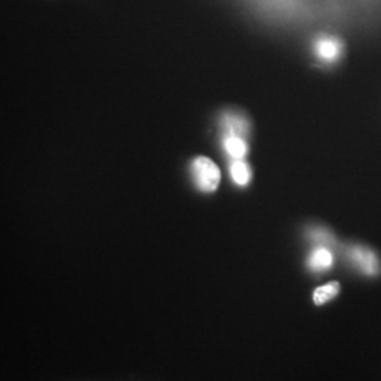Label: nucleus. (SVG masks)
Wrapping results in <instances>:
<instances>
[{
    "mask_svg": "<svg viewBox=\"0 0 381 381\" xmlns=\"http://www.w3.org/2000/svg\"><path fill=\"white\" fill-rule=\"evenodd\" d=\"M350 256L353 259V262L361 269V271H364L366 274L374 276L378 273L380 270V264L377 262L375 254L368 250V248H363V247H353L350 250Z\"/></svg>",
    "mask_w": 381,
    "mask_h": 381,
    "instance_id": "obj_2",
    "label": "nucleus"
},
{
    "mask_svg": "<svg viewBox=\"0 0 381 381\" xmlns=\"http://www.w3.org/2000/svg\"><path fill=\"white\" fill-rule=\"evenodd\" d=\"M193 172L198 188L204 193H214L221 182L219 168L207 157H198L193 163Z\"/></svg>",
    "mask_w": 381,
    "mask_h": 381,
    "instance_id": "obj_1",
    "label": "nucleus"
},
{
    "mask_svg": "<svg viewBox=\"0 0 381 381\" xmlns=\"http://www.w3.org/2000/svg\"><path fill=\"white\" fill-rule=\"evenodd\" d=\"M230 174H232V178L233 181L237 184V185H247V182L250 181V168L246 163L240 161V160H236L232 167H230Z\"/></svg>",
    "mask_w": 381,
    "mask_h": 381,
    "instance_id": "obj_7",
    "label": "nucleus"
},
{
    "mask_svg": "<svg viewBox=\"0 0 381 381\" xmlns=\"http://www.w3.org/2000/svg\"><path fill=\"white\" fill-rule=\"evenodd\" d=\"M334 263V256L332 253L328 248H316L309 259V266L311 269L316 270V271H322L327 270L332 266Z\"/></svg>",
    "mask_w": 381,
    "mask_h": 381,
    "instance_id": "obj_5",
    "label": "nucleus"
},
{
    "mask_svg": "<svg viewBox=\"0 0 381 381\" xmlns=\"http://www.w3.org/2000/svg\"><path fill=\"white\" fill-rule=\"evenodd\" d=\"M341 291V284L338 281H332V283H328L325 285H321L318 287L315 291H313V304L315 305H324L327 302H329L331 299H334L335 297H338Z\"/></svg>",
    "mask_w": 381,
    "mask_h": 381,
    "instance_id": "obj_4",
    "label": "nucleus"
},
{
    "mask_svg": "<svg viewBox=\"0 0 381 381\" xmlns=\"http://www.w3.org/2000/svg\"><path fill=\"white\" fill-rule=\"evenodd\" d=\"M341 43L338 38L334 37H322L320 41L316 43V51L320 57L325 61H334L341 54Z\"/></svg>",
    "mask_w": 381,
    "mask_h": 381,
    "instance_id": "obj_3",
    "label": "nucleus"
},
{
    "mask_svg": "<svg viewBox=\"0 0 381 381\" xmlns=\"http://www.w3.org/2000/svg\"><path fill=\"white\" fill-rule=\"evenodd\" d=\"M225 150L234 160H241L247 153V146L244 140H241L236 135H230L225 139Z\"/></svg>",
    "mask_w": 381,
    "mask_h": 381,
    "instance_id": "obj_6",
    "label": "nucleus"
}]
</instances>
